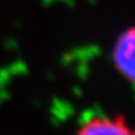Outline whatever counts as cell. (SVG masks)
<instances>
[{"instance_id":"cell-2","label":"cell","mask_w":135,"mask_h":135,"mask_svg":"<svg viewBox=\"0 0 135 135\" xmlns=\"http://www.w3.org/2000/svg\"><path fill=\"white\" fill-rule=\"evenodd\" d=\"M76 135H135V129L119 115H94L84 122Z\"/></svg>"},{"instance_id":"cell-1","label":"cell","mask_w":135,"mask_h":135,"mask_svg":"<svg viewBox=\"0 0 135 135\" xmlns=\"http://www.w3.org/2000/svg\"><path fill=\"white\" fill-rule=\"evenodd\" d=\"M113 63L135 89V26L126 29L117 38L113 46Z\"/></svg>"}]
</instances>
